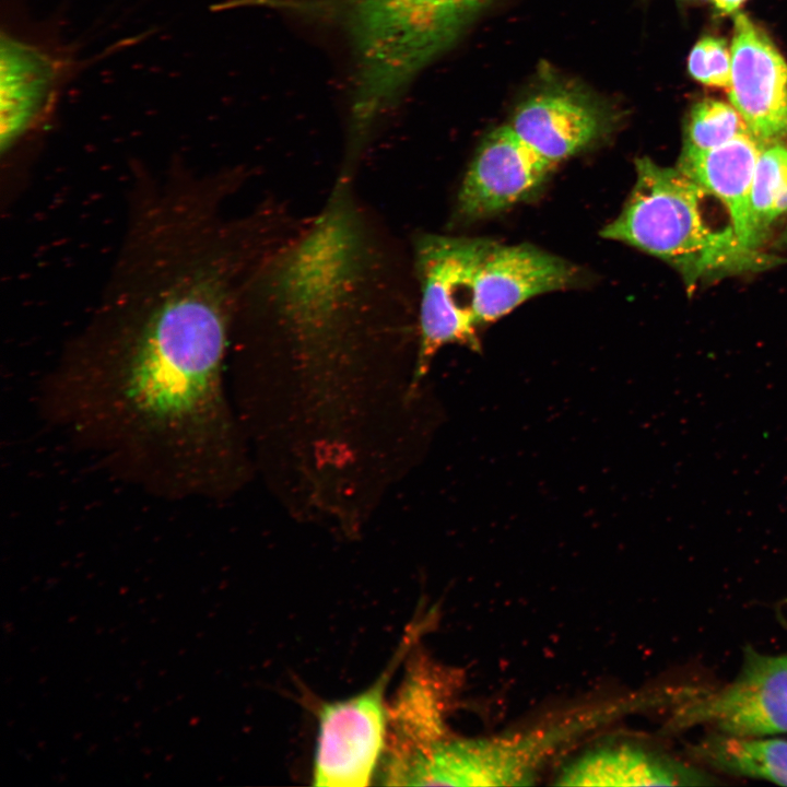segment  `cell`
Returning <instances> with one entry per match:
<instances>
[{"label":"cell","instance_id":"obj_1","mask_svg":"<svg viewBox=\"0 0 787 787\" xmlns=\"http://www.w3.org/2000/svg\"><path fill=\"white\" fill-rule=\"evenodd\" d=\"M248 270L238 248L202 232L125 244L93 318L43 379L44 420L150 495L233 493L246 463L223 371Z\"/></svg>","mask_w":787,"mask_h":787},{"label":"cell","instance_id":"obj_2","mask_svg":"<svg viewBox=\"0 0 787 787\" xmlns=\"http://www.w3.org/2000/svg\"><path fill=\"white\" fill-rule=\"evenodd\" d=\"M493 1L345 0L356 61L350 151L363 152L379 115Z\"/></svg>","mask_w":787,"mask_h":787},{"label":"cell","instance_id":"obj_3","mask_svg":"<svg viewBox=\"0 0 787 787\" xmlns=\"http://www.w3.org/2000/svg\"><path fill=\"white\" fill-rule=\"evenodd\" d=\"M635 171L631 193L620 214L603 227V238L662 259L689 289L704 279L761 271L779 262L744 246L732 226L710 227L700 209L706 192L677 166H661L645 156L636 158Z\"/></svg>","mask_w":787,"mask_h":787},{"label":"cell","instance_id":"obj_4","mask_svg":"<svg viewBox=\"0 0 787 787\" xmlns=\"http://www.w3.org/2000/svg\"><path fill=\"white\" fill-rule=\"evenodd\" d=\"M493 240L423 234L412 249L418 287V351L415 387L428 372L437 352L459 344L480 352L473 312L478 267Z\"/></svg>","mask_w":787,"mask_h":787},{"label":"cell","instance_id":"obj_5","mask_svg":"<svg viewBox=\"0 0 787 787\" xmlns=\"http://www.w3.org/2000/svg\"><path fill=\"white\" fill-rule=\"evenodd\" d=\"M682 697L671 728L709 726L733 737L787 733V655L745 647L736 678L712 691Z\"/></svg>","mask_w":787,"mask_h":787},{"label":"cell","instance_id":"obj_6","mask_svg":"<svg viewBox=\"0 0 787 787\" xmlns=\"http://www.w3.org/2000/svg\"><path fill=\"white\" fill-rule=\"evenodd\" d=\"M543 79L516 106L508 124L542 157L557 165L616 128L620 113L603 97L574 82Z\"/></svg>","mask_w":787,"mask_h":787},{"label":"cell","instance_id":"obj_7","mask_svg":"<svg viewBox=\"0 0 787 787\" xmlns=\"http://www.w3.org/2000/svg\"><path fill=\"white\" fill-rule=\"evenodd\" d=\"M350 698L326 703L318 714L314 785L366 786L386 748L388 674Z\"/></svg>","mask_w":787,"mask_h":787},{"label":"cell","instance_id":"obj_8","mask_svg":"<svg viewBox=\"0 0 787 787\" xmlns=\"http://www.w3.org/2000/svg\"><path fill=\"white\" fill-rule=\"evenodd\" d=\"M555 164L527 144L509 125L485 136L462 179L456 216L475 221L531 198Z\"/></svg>","mask_w":787,"mask_h":787},{"label":"cell","instance_id":"obj_9","mask_svg":"<svg viewBox=\"0 0 787 787\" xmlns=\"http://www.w3.org/2000/svg\"><path fill=\"white\" fill-rule=\"evenodd\" d=\"M731 44V105L764 146L787 134V63L745 14L736 15Z\"/></svg>","mask_w":787,"mask_h":787},{"label":"cell","instance_id":"obj_10","mask_svg":"<svg viewBox=\"0 0 787 787\" xmlns=\"http://www.w3.org/2000/svg\"><path fill=\"white\" fill-rule=\"evenodd\" d=\"M578 278L572 263L536 246L493 242L474 277L475 322H494L529 298L567 289Z\"/></svg>","mask_w":787,"mask_h":787},{"label":"cell","instance_id":"obj_11","mask_svg":"<svg viewBox=\"0 0 787 787\" xmlns=\"http://www.w3.org/2000/svg\"><path fill=\"white\" fill-rule=\"evenodd\" d=\"M0 70L1 152L10 154L48 114L59 69L47 54L2 35Z\"/></svg>","mask_w":787,"mask_h":787},{"label":"cell","instance_id":"obj_12","mask_svg":"<svg viewBox=\"0 0 787 787\" xmlns=\"http://www.w3.org/2000/svg\"><path fill=\"white\" fill-rule=\"evenodd\" d=\"M763 149L751 133H743L712 150L682 148L677 164V167L706 193L714 195L724 203L736 235L751 249L755 248L752 239L750 191Z\"/></svg>","mask_w":787,"mask_h":787},{"label":"cell","instance_id":"obj_13","mask_svg":"<svg viewBox=\"0 0 787 787\" xmlns=\"http://www.w3.org/2000/svg\"><path fill=\"white\" fill-rule=\"evenodd\" d=\"M561 785L695 786L709 776L692 766L636 744H607L572 762L560 775Z\"/></svg>","mask_w":787,"mask_h":787},{"label":"cell","instance_id":"obj_14","mask_svg":"<svg viewBox=\"0 0 787 787\" xmlns=\"http://www.w3.org/2000/svg\"><path fill=\"white\" fill-rule=\"evenodd\" d=\"M697 761L726 774L787 786V740L714 732L691 745Z\"/></svg>","mask_w":787,"mask_h":787},{"label":"cell","instance_id":"obj_15","mask_svg":"<svg viewBox=\"0 0 787 787\" xmlns=\"http://www.w3.org/2000/svg\"><path fill=\"white\" fill-rule=\"evenodd\" d=\"M787 211V149L772 144L762 150L750 191L753 247L759 249L773 222Z\"/></svg>","mask_w":787,"mask_h":787},{"label":"cell","instance_id":"obj_16","mask_svg":"<svg viewBox=\"0 0 787 787\" xmlns=\"http://www.w3.org/2000/svg\"><path fill=\"white\" fill-rule=\"evenodd\" d=\"M743 133L751 132L732 105L705 98L691 110L682 148L712 150Z\"/></svg>","mask_w":787,"mask_h":787},{"label":"cell","instance_id":"obj_17","mask_svg":"<svg viewBox=\"0 0 787 787\" xmlns=\"http://www.w3.org/2000/svg\"><path fill=\"white\" fill-rule=\"evenodd\" d=\"M690 74L709 86L729 87L731 77V51L724 39L706 36L690 52Z\"/></svg>","mask_w":787,"mask_h":787},{"label":"cell","instance_id":"obj_18","mask_svg":"<svg viewBox=\"0 0 787 787\" xmlns=\"http://www.w3.org/2000/svg\"><path fill=\"white\" fill-rule=\"evenodd\" d=\"M744 0H714L715 5L723 13L733 12Z\"/></svg>","mask_w":787,"mask_h":787},{"label":"cell","instance_id":"obj_19","mask_svg":"<svg viewBox=\"0 0 787 787\" xmlns=\"http://www.w3.org/2000/svg\"><path fill=\"white\" fill-rule=\"evenodd\" d=\"M780 244L784 246H787V225H786L784 233L782 234Z\"/></svg>","mask_w":787,"mask_h":787}]
</instances>
